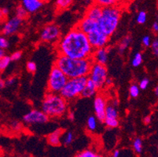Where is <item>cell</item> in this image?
I'll return each mask as SVG.
<instances>
[{"instance_id": "24", "label": "cell", "mask_w": 158, "mask_h": 157, "mask_svg": "<svg viewBox=\"0 0 158 157\" xmlns=\"http://www.w3.org/2000/svg\"><path fill=\"white\" fill-rule=\"evenodd\" d=\"M73 140H74V134L73 132L67 131L62 134L61 136V144L64 145H69L73 143Z\"/></svg>"}, {"instance_id": "44", "label": "cell", "mask_w": 158, "mask_h": 157, "mask_svg": "<svg viewBox=\"0 0 158 157\" xmlns=\"http://www.w3.org/2000/svg\"><path fill=\"white\" fill-rule=\"evenodd\" d=\"M6 86V82L5 80H3L2 79L0 78V89H3Z\"/></svg>"}, {"instance_id": "26", "label": "cell", "mask_w": 158, "mask_h": 157, "mask_svg": "<svg viewBox=\"0 0 158 157\" xmlns=\"http://www.w3.org/2000/svg\"><path fill=\"white\" fill-rule=\"evenodd\" d=\"M98 126V119L96 116H89L87 121V127L89 131L93 132L96 130Z\"/></svg>"}, {"instance_id": "3", "label": "cell", "mask_w": 158, "mask_h": 157, "mask_svg": "<svg viewBox=\"0 0 158 157\" xmlns=\"http://www.w3.org/2000/svg\"><path fill=\"white\" fill-rule=\"evenodd\" d=\"M41 108L49 118H60L68 110V101L60 93L47 92L43 100Z\"/></svg>"}, {"instance_id": "28", "label": "cell", "mask_w": 158, "mask_h": 157, "mask_svg": "<svg viewBox=\"0 0 158 157\" xmlns=\"http://www.w3.org/2000/svg\"><path fill=\"white\" fill-rule=\"evenodd\" d=\"M16 17L23 21L28 17V13L22 6L20 5L16 8Z\"/></svg>"}, {"instance_id": "36", "label": "cell", "mask_w": 158, "mask_h": 157, "mask_svg": "<svg viewBox=\"0 0 158 157\" xmlns=\"http://www.w3.org/2000/svg\"><path fill=\"white\" fill-rule=\"evenodd\" d=\"M149 85V80L148 78H143L139 83V86L141 90H146Z\"/></svg>"}, {"instance_id": "30", "label": "cell", "mask_w": 158, "mask_h": 157, "mask_svg": "<svg viewBox=\"0 0 158 157\" xmlns=\"http://www.w3.org/2000/svg\"><path fill=\"white\" fill-rule=\"evenodd\" d=\"M140 93V88L138 84H131L129 88V93H130V96L133 98H136L138 97V96L139 95Z\"/></svg>"}, {"instance_id": "43", "label": "cell", "mask_w": 158, "mask_h": 157, "mask_svg": "<svg viewBox=\"0 0 158 157\" xmlns=\"http://www.w3.org/2000/svg\"><path fill=\"white\" fill-rule=\"evenodd\" d=\"M120 150H118V149H116V150L113 152L112 156H113V157H120Z\"/></svg>"}, {"instance_id": "25", "label": "cell", "mask_w": 158, "mask_h": 157, "mask_svg": "<svg viewBox=\"0 0 158 157\" xmlns=\"http://www.w3.org/2000/svg\"><path fill=\"white\" fill-rule=\"evenodd\" d=\"M75 157H103L102 155L94 152L92 149H85L78 152Z\"/></svg>"}, {"instance_id": "9", "label": "cell", "mask_w": 158, "mask_h": 157, "mask_svg": "<svg viewBox=\"0 0 158 157\" xmlns=\"http://www.w3.org/2000/svg\"><path fill=\"white\" fill-rule=\"evenodd\" d=\"M87 35L89 43L94 50L106 47L108 43L110 42V36L103 33L98 28L90 32Z\"/></svg>"}, {"instance_id": "39", "label": "cell", "mask_w": 158, "mask_h": 157, "mask_svg": "<svg viewBox=\"0 0 158 157\" xmlns=\"http://www.w3.org/2000/svg\"><path fill=\"white\" fill-rule=\"evenodd\" d=\"M6 82V86H12L15 83L16 80L15 78L14 77H10V78H8L6 80H5Z\"/></svg>"}, {"instance_id": "19", "label": "cell", "mask_w": 158, "mask_h": 157, "mask_svg": "<svg viewBox=\"0 0 158 157\" xmlns=\"http://www.w3.org/2000/svg\"><path fill=\"white\" fill-rule=\"evenodd\" d=\"M117 106L113 104H109L106 106V116L105 119H119V112L117 110Z\"/></svg>"}, {"instance_id": "29", "label": "cell", "mask_w": 158, "mask_h": 157, "mask_svg": "<svg viewBox=\"0 0 158 157\" xmlns=\"http://www.w3.org/2000/svg\"><path fill=\"white\" fill-rule=\"evenodd\" d=\"M143 54H141L140 52H138L134 55L133 58L131 60V64L133 67L138 68L143 64Z\"/></svg>"}, {"instance_id": "47", "label": "cell", "mask_w": 158, "mask_h": 157, "mask_svg": "<svg viewBox=\"0 0 158 157\" xmlns=\"http://www.w3.org/2000/svg\"><path fill=\"white\" fill-rule=\"evenodd\" d=\"M69 118H70V119H72V120H73V119H74V115H73V114H70L69 115Z\"/></svg>"}, {"instance_id": "17", "label": "cell", "mask_w": 158, "mask_h": 157, "mask_svg": "<svg viewBox=\"0 0 158 157\" xmlns=\"http://www.w3.org/2000/svg\"><path fill=\"white\" fill-rule=\"evenodd\" d=\"M64 133V130L62 129H57L54 131L49 134L47 138V143L52 146H59L61 145V136Z\"/></svg>"}, {"instance_id": "10", "label": "cell", "mask_w": 158, "mask_h": 157, "mask_svg": "<svg viewBox=\"0 0 158 157\" xmlns=\"http://www.w3.org/2000/svg\"><path fill=\"white\" fill-rule=\"evenodd\" d=\"M50 118L42 110L32 109L24 115L23 120L28 125H41L48 123Z\"/></svg>"}, {"instance_id": "27", "label": "cell", "mask_w": 158, "mask_h": 157, "mask_svg": "<svg viewBox=\"0 0 158 157\" xmlns=\"http://www.w3.org/2000/svg\"><path fill=\"white\" fill-rule=\"evenodd\" d=\"M11 63V59L10 56L5 55L0 59V72H4Z\"/></svg>"}, {"instance_id": "15", "label": "cell", "mask_w": 158, "mask_h": 157, "mask_svg": "<svg viewBox=\"0 0 158 157\" xmlns=\"http://www.w3.org/2000/svg\"><path fill=\"white\" fill-rule=\"evenodd\" d=\"M44 3L41 0H21V6L28 14L37 12L43 6Z\"/></svg>"}, {"instance_id": "42", "label": "cell", "mask_w": 158, "mask_h": 157, "mask_svg": "<svg viewBox=\"0 0 158 157\" xmlns=\"http://www.w3.org/2000/svg\"><path fill=\"white\" fill-rule=\"evenodd\" d=\"M112 85H113V80H112V79H110V78L107 77L106 82H105V86H110Z\"/></svg>"}, {"instance_id": "1", "label": "cell", "mask_w": 158, "mask_h": 157, "mask_svg": "<svg viewBox=\"0 0 158 157\" xmlns=\"http://www.w3.org/2000/svg\"><path fill=\"white\" fill-rule=\"evenodd\" d=\"M55 49L57 54L76 59L90 58L94 51L87 35L77 27L56 43Z\"/></svg>"}, {"instance_id": "4", "label": "cell", "mask_w": 158, "mask_h": 157, "mask_svg": "<svg viewBox=\"0 0 158 157\" xmlns=\"http://www.w3.org/2000/svg\"><path fill=\"white\" fill-rule=\"evenodd\" d=\"M122 10L118 6L102 8L101 17L97 21L98 28L106 35L111 36L120 23Z\"/></svg>"}, {"instance_id": "33", "label": "cell", "mask_w": 158, "mask_h": 157, "mask_svg": "<svg viewBox=\"0 0 158 157\" xmlns=\"http://www.w3.org/2000/svg\"><path fill=\"white\" fill-rule=\"evenodd\" d=\"M10 10L7 8H0V23H2L6 21V18L9 15Z\"/></svg>"}, {"instance_id": "7", "label": "cell", "mask_w": 158, "mask_h": 157, "mask_svg": "<svg viewBox=\"0 0 158 157\" xmlns=\"http://www.w3.org/2000/svg\"><path fill=\"white\" fill-rule=\"evenodd\" d=\"M90 80L97 86L98 90L105 87V82L108 77V70L106 65L98 63H93L87 76Z\"/></svg>"}, {"instance_id": "41", "label": "cell", "mask_w": 158, "mask_h": 157, "mask_svg": "<svg viewBox=\"0 0 158 157\" xmlns=\"http://www.w3.org/2000/svg\"><path fill=\"white\" fill-rule=\"evenodd\" d=\"M152 29H153V31L155 33H157L158 31V23L157 21H155L153 24V26H152Z\"/></svg>"}, {"instance_id": "2", "label": "cell", "mask_w": 158, "mask_h": 157, "mask_svg": "<svg viewBox=\"0 0 158 157\" xmlns=\"http://www.w3.org/2000/svg\"><path fill=\"white\" fill-rule=\"evenodd\" d=\"M93 63L91 57L76 59L57 54L54 65L61 70L68 79H73L88 76Z\"/></svg>"}, {"instance_id": "14", "label": "cell", "mask_w": 158, "mask_h": 157, "mask_svg": "<svg viewBox=\"0 0 158 157\" xmlns=\"http://www.w3.org/2000/svg\"><path fill=\"white\" fill-rule=\"evenodd\" d=\"M91 58H92L93 62L106 65V63L108 62V59H109V51H108L107 48L102 47V48L94 50Z\"/></svg>"}, {"instance_id": "18", "label": "cell", "mask_w": 158, "mask_h": 157, "mask_svg": "<svg viewBox=\"0 0 158 157\" xmlns=\"http://www.w3.org/2000/svg\"><path fill=\"white\" fill-rule=\"evenodd\" d=\"M102 12V8L96 4H92L86 11L85 16L89 17L91 20L98 21V18L101 17Z\"/></svg>"}, {"instance_id": "40", "label": "cell", "mask_w": 158, "mask_h": 157, "mask_svg": "<svg viewBox=\"0 0 158 157\" xmlns=\"http://www.w3.org/2000/svg\"><path fill=\"white\" fill-rule=\"evenodd\" d=\"M143 122H144V123L146 125L149 124V123H151V116H146V117L144 118V119H143Z\"/></svg>"}, {"instance_id": "23", "label": "cell", "mask_w": 158, "mask_h": 157, "mask_svg": "<svg viewBox=\"0 0 158 157\" xmlns=\"http://www.w3.org/2000/svg\"><path fill=\"white\" fill-rule=\"evenodd\" d=\"M73 3V0H56L55 7L57 10L62 11L68 9Z\"/></svg>"}, {"instance_id": "50", "label": "cell", "mask_w": 158, "mask_h": 157, "mask_svg": "<svg viewBox=\"0 0 158 157\" xmlns=\"http://www.w3.org/2000/svg\"><path fill=\"white\" fill-rule=\"evenodd\" d=\"M152 157H154V156H152Z\"/></svg>"}, {"instance_id": "16", "label": "cell", "mask_w": 158, "mask_h": 157, "mask_svg": "<svg viewBox=\"0 0 158 157\" xmlns=\"http://www.w3.org/2000/svg\"><path fill=\"white\" fill-rule=\"evenodd\" d=\"M98 91V88L97 87V86L91 80L88 79L85 86H84V90L82 91L80 97H86V98L94 97V96L97 94Z\"/></svg>"}, {"instance_id": "21", "label": "cell", "mask_w": 158, "mask_h": 157, "mask_svg": "<svg viewBox=\"0 0 158 157\" xmlns=\"http://www.w3.org/2000/svg\"><path fill=\"white\" fill-rule=\"evenodd\" d=\"M121 0H94V3L101 6L102 8L118 6Z\"/></svg>"}, {"instance_id": "11", "label": "cell", "mask_w": 158, "mask_h": 157, "mask_svg": "<svg viewBox=\"0 0 158 157\" xmlns=\"http://www.w3.org/2000/svg\"><path fill=\"white\" fill-rule=\"evenodd\" d=\"M108 103L106 97L102 93H97L94 100V109L97 119L102 123L105 119L106 116V109Z\"/></svg>"}, {"instance_id": "34", "label": "cell", "mask_w": 158, "mask_h": 157, "mask_svg": "<svg viewBox=\"0 0 158 157\" xmlns=\"http://www.w3.org/2000/svg\"><path fill=\"white\" fill-rule=\"evenodd\" d=\"M27 71L31 73H34L37 69V65L34 61H28L26 64Z\"/></svg>"}, {"instance_id": "13", "label": "cell", "mask_w": 158, "mask_h": 157, "mask_svg": "<svg viewBox=\"0 0 158 157\" xmlns=\"http://www.w3.org/2000/svg\"><path fill=\"white\" fill-rule=\"evenodd\" d=\"M78 29L85 33L86 35L89 34L91 31L98 29V23L97 21L91 20L89 17L84 16V17L76 26Z\"/></svg>"}, {"instance_id": "35", "label": "cell", "mask_w": 158, "mask_h": 157, "mask_svg": "<svg viewBox=\"0 0 158 157\" xmlns=\"http://www.w3.org/2000/svg\"><path fill=\"white\" fill-rule=\"evenodd\" d=\"M150 48H151L152 52H153V54H154L156 57L158 56V40L154 39L153 41L151 42V44H150Z\"/></svg>"}, {"instance_id": "32", "label": "cell", "mask_w": 158, "mask_h": 157, "mask_svg": "<svg viewBox=\"0 0 158 157\" xmlns=\"http://www.w3.org/2000/svg\"><path fill=\"white\" fill-rule=\"evenodd\" d=\"M9 40L6 39V36H4L2 35H0V49L6 50L9 47Z\"/></svg>"}, {"instance_id": "46", "label": "cell", "mask_w": 158, "mask_h": 157, "mask_svg": "<svg viewBox=\"0 0 158 157\" xmlns=\"http://www.w3.org/2000/svg\"><path fill=\"white\" fill-rule=\"evenodd\" d=\"M154 93H155V95H156V96H157V95H158V86H156V87H155Z\"/></svg>"}, {"instance_id": "31", "label": "cell", "mask_w": 158, "mask_h": 157, "mask_svg": "<svg viewBox=\"0 0 158 157\" xmlns=\"http://www.w3.org/2000/svg\"><path fill=\"white\" fill-rule=\"evenodd\" d=\"M147 20V14L145 11H140L137 16V22L140 24H143L146 23Z\"/></svg>"}, {"instance_id": "5", "label": "cell", "mask_w": 158, "mask_h": 157, "mask_svg": "<svg viewBox=\"0 0 158 157\" xmlns=\"http://www.w3.org/2000/svg\"><path fill=\"white\" fill-rule=\"evenodd\" d=\"M87 80H88L87 76L68 79L65 85L60 92V94L67 101H71L80 97Z\"/></svg>"}, {"instance_id": "8", "label": "cell", "mask_w": 158, "mask_h": 157, "mask_svg": "<svg viewBox=\"0 0 158 157\" xmlns=\"http://www.w3.org/2000/svg\"><path fill=\"white\" fill-rule=\"evenodd\" d=\"M61 29L58 26L54 24L44 26L40 31V39L44 43H57L61 38Z\"/></svg>"}, {"instance_id": "6", "label": "cell", "mask_w": 158, "mask_h": 157, "mask_svg": "<svg viewBox=\"0 0 158 157\" xmlns=\"http://www.w3.org/2000/svg\"><path fill=\"white\" fill-rule=\"evenodd\" d=\"M67 80H68V77L57 66L54 65L49 75L48 82H47L48 92L60 93Z\"/></svg>"}, {"instance_id": "45", "label": "cell", "mask_w": 158, "mask_h": 157, "mask_svg": "<svg viewBox=\"0 0 158 157\" xmlns=\"http://www.w3.org/2000/svg\"><path fill=\"white\" fill-rule=\"evenodd\" d=\"M6 55L5 50H2V49H0V59L2 58L3 56Z\"/></svg>"}, {"instance_id": "12", "label": "cell", "mask_w": 158, "mask_h": 157, "mask_svg": "<svg viewBox=\"0 0 158 157\" xmlns=\"http://www.w3.org/2000/svg\"><path fill=\"white\" fill-rule=\"evenodd\" d=\"M22 20L18 17H14L10 19L4 21V24L1 28V35L4 36H10L18 32L22 24Z\"/></svg>"}, {"instance_id": "48", "label": "cell", "mask_w": 158, "mask_h": 157, "mask_svg": "<svg viewBox=\"0 0 158 157\" xmlns=\"http://www.w3.org/2000/svg\"><path fill=\"white\" fill-rule=\"evenodd\" d=\"M41 1H42L43 2H47V1H49V0H41Z\"/></svg>"}, {"instance_id": "20", "label": "cell", "mask_w": 158, "mask_h": 157, "mask_svg": "<svg viewBox=\"0 0 158 157\" xmlns=\"http://www.w3.org/2000/svg\"><path fill=\"white\" fill-rule=\"evenodd\" d=\"M132 39L131 35H126L125 37H123L120 43H119L118 50L120 54H123L126 50H127L129 47H130Z\"/></svg>"}, {"instance_id": "37", "label": "cell", "mask_w": 158, "mask_h": 157, "mask_svg": "<svg viewBox=\"0 0 158 157\" xmlns=\"http://www.w3.org/2000/svg\"><path fill=\"white\" fill-rule=\"evenodd\" d=\"M11 61H17V60H19L22 57V52L21 51H15L10 56Z\"/></svg>"}, {"instance_id": "22", "label": "cell", "mask_w": 158, "mask_h": 157, "mask_svg": "<svg viewBox=\"0 0 158 157\" xmlns=\"http://www.w3.org/2000/svg\"><path fill=\"white\" fill-rule=\"evenodd\" d=\"M132 148L133 150L136 154L139 155L143 152V141L142 138H135L132 143Z\"/></svg>"}, {"instance_id": "38", "label": "cell", "mask_w": 158, "mask_h": 157, "mask_svg": "<svg viewBox=\"0 0 158 157\" xmlns=\"http://www.w3.org/2000/svg\"><path fill=\"white\" fill-rule=\"evenodd\" d=\"M151 38L149 35H146L143 38V40H142V43H143V45L146 47H149L150 44H151Z\"/></svg>"}, {"instance_id": "49", "label": "cell", "mask_w": 158, "mask_h": 157, "mask_svg": "<svg viewBox=\"0 0 158 157\" xmlns=\"http://www.w3.org/2000/svg\"><path fill=\"white\" fill-rule=\"evenodd\" d=\"M18 157H28V156H18Z\"/></svg>"}]
</instances>
